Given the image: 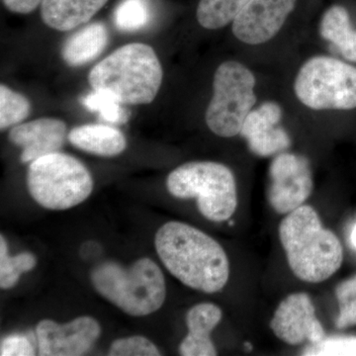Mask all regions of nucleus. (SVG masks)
<instances>
[{
  "instance_id": "obj_10",
  "label": "nucleus",
  "mask_w": 356,
  "mask_h": 356,
  "mask_svg": "<svg viewBox=\"0 0 356 356\" xmlns=\"http://www.w3.org/2000/svg\"><path fill=\"white\" fill-rule=\"evenodd\" d=\"M102 334L95 318L79 317L67 324L60 325L43 320L37 325L36 337L39 355L81 356L95 346Z\"/></svg>"
},
{
  "instance_id": "obj_2",
  "label": "nucleus",
  "mask_w": 356,
  "mask_h": 356,
  "mask_svg": "<svg viewBox=\"0 0 356 356\" xmlns=\"http://www.w3.org/2000/svg\"><path fill=\"white\" fill-rule=\"evenodd\" d=\"M280 238L288 264L300 280L323 282L343 264V245L332 232L323 227L311 206L302 205L282 220Z\"/></svg>"
},
{
  "instance_id": "obj_25",
  "label": "nucleus",
  "mask_w": 356,
  "mask_h": 356,
  "mask_svg": "<svg viewBox=\"0 0 356 356\" xmlns=\"http://www.w3.org/2000/svg\"><path fill=\"white\" fill-rule=\"evenodd\" d=\"M336 296L339 308L337 327L346 329L356 325V275L337 285Z\"/></svg>"
},
{
  "instance_id": "obj_11",
  "label": "nucleus",
  "mask_w": 356,
  "mask_h": 356,
  "mask_svg": "<svg viewBox=\"0 0 356 356\" xmlns=\"http://www.w3.org/2000/svg\"><path fill=\"white\" fill-rule=\"evenodd\" d=\"M270 327L280 341L291 346L305 341L317 343L325 339L324 327L306 293H294L283 300L274 313Z\"/></svg>"
},
{
  "instance_id": "obj_15",
  "label": "nucleus",
  "mask_w": 356,
  "mask_h": 356,
  "mask_svg": "<svg viewBox=\"0 0 356 356\" xmlns=\"http://www.w3.org/2000/svg\"><path fill=\"white\" fill-rule=\"evenodd\" d=\"M222 310L212 303H201L187 312L188 334L179 346L184 356H215L217 350L211 339V332L222 320Z\"/></svg>"
},
{
  "instance_id": "obj_27",
  "label": "nucleus",
  "mask_w": 356,
  "mask_h": 356,
  "mask_svg": "<svg viewBox=\"0 0 356 356\" xmlns=\"http://www.w3.org/2000/svg\"><path fill=\"white\" fill-rule=\"evenodd\" d=\"M110 356H159L161 353L156 344L147 337L134 336L113 341L109 350Z\"/></svg>"
},
{
  "instance_id": "obj_4",
  "label": "nucleus",
  "mask_w": 356,
  "mask_h": 356,
  "mask_svg": "<svg viewBox=\"0 0 356 356\" xmlns=\"http://www.w3.org/2000/svg\"><path fill=\"white\" fill-rule=\"evenodd\" d=\"M90 280L102 297L134 317L153 314L165 303V276L149 257L138 259L129 267L102 262L92 269Z\"/></svg>"
},
{
  "instance_id": "obj_13",
  "label": "nucleus",
  "mask_w": 356,
  "mask_h": 356,
  "mask_svg": "<svg viewBox=\"0 0 356 356\" xmlns=\"http://www.w3.org/2000/svg\"><path fill=\"white\" fill-rule=\"evenodd\" d=\"M281 117L282 109L275 102L264 103L248 115L240 134L247 140L252 153L259 156H270L283 153L289 147V135L277 126Z\"/></svg>"
},
{
  "instance_id": "obj_8",
  "label": "nucleus",
  "mask_w": 356,
  "mask_h": 356,
  "mask_svg": "<svg viewBox=\"0 0 356 356\" xmlns=\"http://www.w3.org/2000/svg\"><path fill=\"white\" fill-rule=\"evenodd\" d=\"M254 86V74L241 63L229 60L218 67L205 115L206 124L215 135L232 138L241 133L257 102Z\"/></svg>"
},
{
  "instance_id": "obj_17",
  "label": "nucleus",
  "mask_w": 356,
  "mask_h": 356,
  "mask_svg": "<svg viewBox=\"0 0 356 356\" xmlns=\"http://www.w3.org/2000/svg\"><path fill=\"white\" fill-rule=\"evenodd\" d=\"M67 139L76 149L105 158L118 156L127 147V140L120 130L102 124H88L74 128Z\"/></svg>"
},
{
  "instance_id": "obj_5",
  "label": "nucleus",
  "mask_w": 356,
  "mask_h": 356,
  "mask_svg": "<svg viewBox=\"0 0 356 356\" xmlns=\"http://www.w3.org/2000/svg\"><path fill=\"white\" fill-rule=\"evenodd\" d=\"M166 187L175 197L197 199L199 211L210 221H227L238 207L235 177L228 166L222 163H184L170 173Z\"/></svg>"
},
{
  "instance_id": "obj_29",
  "label": "nucleus",
  "mask_w": 356,
  "mask_h": 356,
  "mask_svg": "<svg viewBox=\"0 0 356 356\" xmlns=\"http://www.w3.org/2000/svg\"><path fill=\"white\" fill-rule=\"evenodd\" d=\"M4 6L13 13L28 14L42 4L43 0H2Z\"/></svg>"
},
{
  "instance_id": "obj_21",
  "label": "nucleus",
  "mask_w": 356,
  "mask_h": 356,
  "mask_svg": "<svg viewBox=\"0 0 356 356\" xmlns=\"http://www.w3.org/2000/svg\"><path fill=\"white\" fill-rule=\"evenodd\" d=\"M37 259L31 252H21L9 257L8 247L4 236H0V287L9 289L17 284L21 274L32 270Z\"/></svg>"
},
{
  "instance_id": "obj_26",
  "label": "nucleus",
  "mask_w": 356,
  "mask_h": 356,
  "mask_svg": "<svg viewBox=\"0 0 356 356\" xmlns=\"http://www.w3.org/2000/svg\"><path fill=\"white\" fill-rule=\"evenodd\" d=\"M304 355L356 356V337H327L317 343H311Z\"/></svg>"
},
{
  "instance_id": "obj_18",
  "label": "nucleus",
  "mask_w": 356,
  "mask_h": 356,
  "mask_svg": "<svg viewBox=\"0 0 356 356\" xmlns=\"http://www.w3.org/2000/svg\"><path fill=\"white\" fill-rule=\"evenodd\" d=\"M109 34L102 22L91 23L72 34L62 49V57L70 67H81L95 60L106 48Z\"/></svg>"
},
{
  "instance_id": "obj_20",
  "label": "nucleus",
  "mask_w": 356,
  "mask_h": 356,
  "mask_svg": "<svg viewBox=\"0 0 356 356\" xmlns=\"http://www.w3.org/2000/svg\"><path fill=\"white\" fill-rule=\"evenodd\" d=\"M250 0H200L196 17L208 30H217L233 23Z\"/></svg>"
},
{
  "instance_id": "obj_14",
  "label": "nucleus",
  "mask_w": 356,
  "mask_h": 356,
  "mask_svg": "<svg viewBox=\"0 0 356 356\" xmlns=\"http://www.w3.org/2000/svg\"><path fill=\"white\" fill-rule=\"evenodd\" d=\"M67 125L56 118H40L14 126L9 132V140L22 149L23 163L56 153L64 146L67 138Z\"/></svg>"
},
{
  "instance_id": "obj_6",
  "label": "nucleus",
  "mask_w": 356,
  "mask_h": 356,
  "mask_svg": "<svg viewBox=\"0 0 356 356\" xmlns=\"http://www.w3.org/2000/svg\"><path fill=\"white\" fill-rule=\"evenodd\" d=\"M27 187L30 195L42 207L67 210L90 196L93 179L81 161L56 152L30 163Z\"/></svg>"
},
{
  "instance_id": "obj_3",
  "label": "nucleus",
  "mask_w": 356,
  "mask_h": 356,
  "mask_svg": "<svg viewBox=\"0 0 356 356\" xmlns=\"http://www.w3.org/2000/svg\"><path fill=\"white\" fill-rule=\"evenodd\" d=\"M163 69L156 51L143 43L125 44L90 70L89 84L111 93L122 104H149L163 83Z\"/></svg>"
},
{
  "instance_id": "obj_28",
  "label": "nucleus",
  "mask_w": 356,
  "mask_h": 356,
  "mask_svg": "<svg viewBox=\"0 0 356 356\" xmlns=\"http://www.w3.org/2000/svg\"><path fill=\"white\" fill-rule=\"evenodd\" d=\"M1 356H32L35 355V348L29 337L15 334L4 337L0 344Z\"/></svg>"
},
{
  "instance_id": "obj_9",
  "label": "nucleus",
  "mask_w": 356,
  "mask_h": 356,
  "mask_svg": "<svg viewBox=\"0 0 356 356\" xmlns=\"http://www.w3.org/2000/svg\"><path fill=\"white\" fill-rule=\"evenodd\" d=\"M267 200L280 214L301 207L313 191L310 163L299 154L280 153L269 166Z\"/></svg>"
},
{
  "instance_id": "obj_16",
  "label": "nucleus",
  "mask_w": 356,
  "mask_h": 356,
  "mask_svg": "<svg viewBox=\"0 0 356 356\" xmlns=\"http://www.w3.org/2000/svg\"><path fill=\"white\" fill-rule=\"evenodd\" d=\"M108 0H43L41 17L51 29L67 32L88 23Z\"/></svg>"
},
{
  "instance_id": "obj_22",
  "label": "nucleus",
  "mask_w": 356,
  "mask_h": 356,
  "mask_svg": "<svg viewBox=\"0 0 356 356\" xmlns=\"http://www.w3.org/2000/svg\"><path fill=\"white\" fill-rule=\"evenodd\" d=\"M151 17L147 0H122L114 11L115 26L121 31H138L149 24Z\"/></svg>"
},
{
  "instance_id": "obj_19",
  "label": "nucleus",
  "mask_w": 356,
  "mask_h": 356,
  "mask_svg": "<svg viewBox=\"0 0 356 356\" xmlns=\"http://www.w3.org/2000/svg\"><path fill=\"white\" fill-rule=\"evenodd\" d=\"M321 36L334 44L346 60L356 63V30L343 6H334L325 11L321 21Z\"/></svg>"
},
{
  "instance_id": "obj_30",
  "label": "nucleus",
  "mask_w": 356,
  "mask_h": 356,
  "mask_svg": "<svg viewBox=\"0 0 356 356\" xmlns=\"http://www.w3.org/2000/svg\"><path fill=\"white\" fill-rule=\"evenodd\" d=\"M350 243L356 250V224L353 227V229H351Z\"/></svg>"
},
{
  "instance_id": "obj_1",
  "label": "nucleus",
  "mask_w": 356,
  "mask_h": 356,
  "mask_svg": "<svg viewBox=\"0 0 356 356\" xmlns=\"http://www.w3.org/2000/svg\"><path fill=\"white\" fill-rule=\"evenodd\" d=\"M154 245L165 268L187 287L212 294L228 282L224 248L200 229L185 222H166L156 232Z\"/></svg>"
},
{
  "instance_id": "obj_12",
  "label": "nucleus",
  "mask_w": 356,
  "mask_h": 356,
  "mask_svg": "<svg viewBox=\"0 0 356 356\" xmlns=\"http://www.w3.org/2000/svg\"><path fill=\"white\" fill-rule=\"evenodd\" d=\"M296 3L297 0H250L233 21L234 35L245 44L266 43L280 31Z\"/></svg>"
},
{
  "instance_id": "obj_7",
  "label": "nucleus",
  "mask_w": 356,
  "mask_h": 356,
  "mask_svg": "<svg viewBox=\"0 0 356 356\" xmlns=\"http://www.w3.org/2000/svg\"><path fill=\"white\" fill-rule=\"evenodd\" d=\"M294 91L311 109H355L356 67L327 56L311 58L300 69Z\"/></svg>"
},
{
  "instance_id": "obj_24",
  "label": "nucleus",
  "mask_w": 356,
  "mask_h": 356,
  "mask_svg": "<svg viewBox=\"0 0 356 356\" xmlns=\"http://www.w3.org/2000/svg\"><path fill=\"white\" fill-rule=\"evenodd\" d=\"M83 104L89 111L96 112L100 119L107 123L122 124L128 120V114L122 103L104 90H95L84 96Z\"/></svg>"
},
{
  "instance_id": "obj_23",
  "label": "nucleus",
  "mask_w": 356,
  "mask_h": 356,
  "mask_svg": "<svg viewBox=\"0 0 356 356\" xmlns=\"http://www.w3.org/2000/svg\"><path fill=\"white\" fill-rule=\"evenodd\" d=\"M31 104L24 95L16 92L6 84L0 86V129L19 125L29 116Z\"/></svg>"
}]
</instances>
